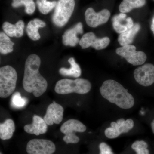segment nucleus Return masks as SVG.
Segmentation results:
<instances>
[{
  "mask_svg": "<svg viewBox=\"0 0 154 154\" xmlns=\"http://www.w3.org/2000/svg\"><path fill=\"white\" fill-rule=\"evenodd\" d=\"M41 60L38 55L30 54L25 63L23 79V88L36 97L41 96L46 91L47 81L39 72Z\"/></svg>",
  "mask_w": 154,
  "mask_h": 154,
  "instance_id": "1",
  "label": "nucleus"
},
{
  "mask_svg": "<svg viewBox=\"0 0 154 154\" xmlns=\"http://www.w3.org/2000/svg\"><path fill=\"white\" fill-rule=\"evenodd\" d=\"M122 85L113 80L105 81L100 88V94L110 103L123 109L133 107L134 99Z\"/></svg>",
  "mask_w": 154,
  "mask_h": 154,
  "instance_id": "2",
  "label": "nucleus"
},
{
  "mask_svg": "<svg viewBox=\"0 0 154 154\" xmlns=\"http://www.w3.org/2000/svg\"><path fill=\"white\" fill-rule=\"evenodd\" d=\"M91 84L88 80L77 79L74 80L63 79L58 81L54 90L56 93L61 95L76 93L85 94L90 92Z\"/></svg>",
  "mask_w": 154,
  "mask_h": 154,
  "instance_id": "3",
  "label": "nucleus"
},
{
  "mask_svg": "<svg viewBox=\"0 0 154 154\" xmlns=\"http://www.w3.org/2000/svg\"><path fill=\"white\" fill-rule=\"evenodd\" d=\"M17 80L16 70L7 65L0 69V97L7 98L15 91Z\"/></svg>",
  "mask_w": 154,
  "mask_h": 154,
  "instance_id": "4",
  "label": "nucleus"
},
{
  "mask_svg": "<svg viewBox=\"0 0 154 154\" xmlns=\"http://www.w3.org/2000/svg\"><path fill=\"white\" fill-rule=\"evenodd\" d=\"M75 6V0H59L52 16L54 24L59 27L64 26L71 17Z\"/></svg>",
  "mask_w": 154,
  "mask_h": 154,
  "instance_id": "5",
  "label": "nucleus"
},
{
  "mask_svg": "<svg viewBox=\"0 0 154 154\" xmlns=\"http://www.w3.org/2000/svg\"><path fill=\"white\" fill-rule=\"evenodd\" d=\"M87 127L82 122L75 119H70L63 123L60 128L61 132L65 134L63 140L67 144L78 143L79 138L76 135V132H85Z\"/></svg>",
  "mask_w": 154,
  "mask_h": 154,
  "instance_id": "6",
  "label": "nucleus"
},
{
  "mask_svg": "<svg viewBox=\"0 0 154 154\" xmlns=\"http://www.w3.org/2000/svg\"><path fill=\"white\" fill-rule=\"evenodd\" d=\"M116 53L124 58L128 62L133 66L143 64L146 60L147 56L144 52L137 51L136 47L128 45L119 48L116 51Z\"/></svg>",
  "mask_w": 154,
  "mask_h": 154,
  "instance_id": "7",
  "label": "nucleus"
},
{
  "mask_svg": "<svg viewBox=\"0 0 154 154\" xmlns=\"http://www.w3.org/2000/svg\"><path fill=\"white\" fill-rule=\"evenodd\" d=\"M55 150V144L48 140L32 139L28 142L26 146L28 154H53Z\"/></svg>",
  "mask_w": 154,
  "mask_h": 154,
  "instance_id": "8",
  "label": "nucleus"
},
{
  "mask_svg": "<svg viewBox=\"0 0 154 154\" xmlns=\"http://www.w3.org/2000/svg\"><path fill=\"white\" fill-rule=\"evenodd\" d=\"M110 125V127L105 129V135L108 138L114 139L118 137L121 134L128 133L132 129L134 122L131 119L126 120L124 119H120L116 122H111Z\"/></svg>",
  "mask_w": 154,
  "mask_h": 154,
  "instance_id": "9",
  "label": "nucleus"
},
{
  "mask_svg": "<svg viewBox=\"0 0 154 154\" xmlns=\"http://www.w3.org/2000/svg\"><path fill=\"white\" fill-rule=\"evenodd\" d=\"M135 80L141 85L149 87L154 83V65L146 63L135 70Z\"/></svg>",
  "mask_w": 154,
  "mask_h": 154,
  "instance_id": "10",
  "label": "nucleus"
},
{
  "mask_svg": "<svg viewBox=\"0 0 154 154\" xmlns=\"http://www.w3.org/2000/svg\"><path fill=\"white\" fill-rule=\"evenodd\" d=\"M110 42V39L108 37L99 38H97L93 32H88L83 35L79 44L82 49H86L91 46L99 50L106 48Z\"/></svg>",
  "mask_w": 154,
  "mask_h": 154,
  "instance_id": "11",
  "label": "nucleus"
},
{
  "mask_svg": "<svg viewBox=\"0 0 154 154\" xmlns=\"http://www.w3.org/2000/svg\"><path fill=\"white\" fill-rule=\"evenodd\" d=\"M110 16V12L107 9H104L99 13H96L93 8H90L85 13L86 23L92 28H96L99 25L106 23Z\"/></svg>",
  "mask_w": 154,
  "mask_h": 154,
  "instance_id": "12",
  "label": "nucleus"
},
{
  "mask_svg": "<svg viewBox=\"0 0 154 154\" xmlns=\"http://www.w3.org/2000/svg\"><path fill=\"white\" fill-rule=\"evenodd\" d=\"M64 109L60 104L53 102L47 107L44 119L48 125L59 124L63 120Z\"/></svg>",
  "mask_w": 154,
  "mask_h": 154,
  "instance_id": "13",
  "label": "nucleus"
},
{
  "mask_svg": "<svg viewBox=\"0 0 154 154\" xmlns=\"http://www.w3.org/2000/svg\"><path fill=\"white\" fill-rule=\"evenodd\" d=\"M83 33L82 24L79 22L72 28H69L65 32L62 36L63 43L66 46L74 47L79 43L80 40L77 35Z\"/></svg>",
  "mask_w": 154,
  "mask_h": 154,
  "instance_id": "14",
  "label": "nucleus"
},
{
  "mask_svg": "<svg viewBox=\"0 0 154 154\" xmlns=\"http://www.w3.org/2000/svg\"><path fill=\"white\" fill-rule=\"evenodd\" d=\"M48 125L44 119L37 115L33 116V122L30 124L26 125L24 126L25 132L36 136L44 134L47 132Z\"/></svg>",
  "mask_w": 154,
  "mask_h": 154,
  "instance_id": "15",
  "label": "nucleus"
},
{
  "mask_svg": "<svg viewBox=\"0 0 154 154\" xmlns=\"http://www.w3.org/2000/svg\"><path fill=\"white\" fill-rule=\"evenodd\" d=\"M126 15L121 13L116 15L112 19L113 26L116 33H122L132 28L134 26L133 21L131 17L125 19Z\"/></svg>",
  "mask_w": 154,
  "mask_h": 154,
  "instance_id": "16",
  "label": "nucleus"
},
{
  "mask_svg": "<svg viewBox=\"0 0 154 154\" xmlns=\"http://www.w3.org/2000/svg\"><path fill=\"white\" fill-rule=\"evenodd\" d=\"M25 23L22 20H19L15 24L8 22H5L2 25L3 30L5 33L10 37L17 38L22 37L24 33Z\"/></svg>",
  "mask_w": 154,
  "mask_h": 154,
  "instance_id": "17",
  "label": "nucleus"
},
{
  "mask_svg": "<svg viewBox=\"0 0 154 154\" xmlns=\"http://www.w3.org/2000/svg\"><path fill=\"white\" fill-rule=\"evenodd\" d=\"M46 24L44 21L38 19H33L28 23L26 27V32L30 39L33 41L38 40L41 37L38 33V29L44 28Z\"/></svg>",
  "mask_w": 154,
  "mask_h": 154,
  "instance_id": "18",
  "label": "nucleus"
},
{
  "mask_svg": "<svg viewBox=\"0 0 154 154\" xmlns=\"http://www.w3.org/2000/svg\"><path fill=\"white\" fill-rule=\"evenodd\" d=\"M140 29V25L136 23L130 29L123 33H120L118 36L119 43L122 46L128 45L132 43L135 36Z\"/></svg>",
  "mask_w": 154,
  "mask_h": 154,
  "instance_id": "19",
  "label": "nucleus"
},
{
  "mask_svg": "<svg viewBox=\"0 0 154 154\" xmlns=\"http://www.w3.org/2000/svg\"><path fill=\"white\" fill-rule=\"evenodd\" d=\"M15 131V124L12 119H6L4 123L0 124V138L8 140L13 137Z\"/></svg>",
  "mask_w": 154,
  "mask_h": 154,
  "instance_id": "20",
  "label": "nucleus"
},
{
  "mask_svg": "<svg viewBox=\"0 0 154 154\" xmlns=\"http://www.w3.org/2000/svg\"><path fill=\"white\" fill-rule=\"evenodd\" d=\"M71 67L69 69L61 68L60 69L59 73L60 75L64 76L74 77L78 78L82 74L81 68L78 63H76L73 57H71L68 60Z\"/></svg>",
  "mask_w": 154,
  "mask_h": 154,
  "instance_id": "21",
  "label": "nucleus"
},
{
  "mask_svg": "<svg viewBox=\"0 0 154 154\" xmlns=\"http://www.w3.org/2000/svg\"><path fill=\"white\" fill-rule=\"evenodd\" d=\"M146 0H123L119 6L121 13H129L134 9L141 8L145 5Z\"/></svg>",
  "mask_w": 154,
  "mask_h": 154,
  "instance_id": "22",
  "label": "nucleus"
},
{
  "mask_svg": "<svg viewBox=\"0 0 154 154\" xmlns=\"http://www.w3.org/2000/svg\"><path fill=\"white\" fill-rule=\"evenodd\" d=\"M14 43L9 36L4 32L0 33V52L3 54H7L13 51Z\"/></svg>",
  "mask_w": 154,
  "mask_h": 154,
  "instance_id": "23",
  "label": "nucleus"
},
{
  "mask_svg": "<svg viewBox=\"0 0 154 154\" xmlns=\"http://www.w3.org/2000/svg\"><path fill=\"white\" fill-rule=\"evenodd\" d=\"M22 6H25V13L28 15H32L36 10V5L33 0H13V8H18Z\"/></svg>",
  "mask_w": 154,
  "mask_h": 154,
  "instance_id": "24",
  "label": "nucleus"
},
{
  "mask_svg": "<svg viewBox=\"0 0 154 154\" xmlns=\"http://www.w3.org/2000/svg\"><path fill=\"white\" fill-rule=\"evenodd\" d=\"M36 5L41 14L46 15L51 12L56 6V1L50 2L47 0H36Z\"/></svg>",
  "mask_w": 154,
  "mask_h": 154,
  "instance_id": "25",
  "label": "nucleus"
},
{
  "mask_svg": "<svg viewBox=\"0 0 154 154\" xmlns=\"http://www.w3.org/2000/svg\"><path fill=\"white\" fill-rule=\"evenodd\" d=\"M28 102V99L25 97H22L19 92L14 93L11 97V106L16 109H21L25 107Z\"/></svg>",
  "mask_w": 154,
  "mask_h": 154,
  "instance_id": "26",
  "label": "nucleus"
},
{
  "mask_svg": "<svg viewBox=\"0 0 154 154\" xmlns=\"http://www.w3.org/2000/svg\"><path fill=\"white\" fill-rule=\"evenodd\" d=\"M148 147V144L143 140L136 141L131 145V148L137 154H149Z\"/></svg>",
  "mask_w": 154,
  "mask_h": 154,
  "instance_id": "27",
  "label": "nucleus"
},
{
  "mask_svg": "<svg viewBox=\"0 0 154 154\" xmlns=\"http://www.w3.org/2000/svg\"><path fill=\"white\" fill-rule=\"evenodd\" d=\"M100 154H114L111 147L105 143L102 142L99 145Z\"/></svg>",
  "mask_w": 154,
  "mask_h": 154,
  "instance_id": "28",
  "label": "nucleus"
},
{
  "mask_svg": "<svg viewBox=\"0 0 154 154\" xmlns=\"http://www.w3.org/2000/svg\"><path fill=\"white\" fill-rule=\"evenodd\" d=\"M151 29L154 35V17L153 19L151 26Z\"/></svg>",
  "mask_w": 154,
  "mask_h": 154,
  "instance_id": "29",
  "label": "nucleus"
},
{
  "mask_svg": "<svg viewBox=\"0 0 154 154\" xmlns=\"http://www.w3.org/2000/svg\"><path fill=\"white\" fill-rule=\"evenodd\" d=\"M151 127L152 131L153 133L154 134V119L151 122Z\"/></svg>",
  "mask_w": 154,
  "mask_h": 154,
  "instance_id": "30",
  "label": "nucleus"
},
{
  "mask_svg": "<svg viewBox=\"0 0 154 154\" xmlns=\"http://www.w3.org/2000/svg\"><path fill=\"white\" fill-rule=\"evenodd\" d=\"M1 154H2V153H1Z\"/></svg>",
  "mask_w": 154,
  "mask_h": 154,
  "instance_id": "31",
  "label": "nucleus"
},
{
  "mask_svg": "<svg viewBox=\"0 0 154 154\" xmlns=\"http://www.w3.org/2000/svg\"></svg>",
  "mask_w": 154,
  "mask_h": 154,
  "instance_id": "32",
  "label": "nucleus"
}]
</instances>
